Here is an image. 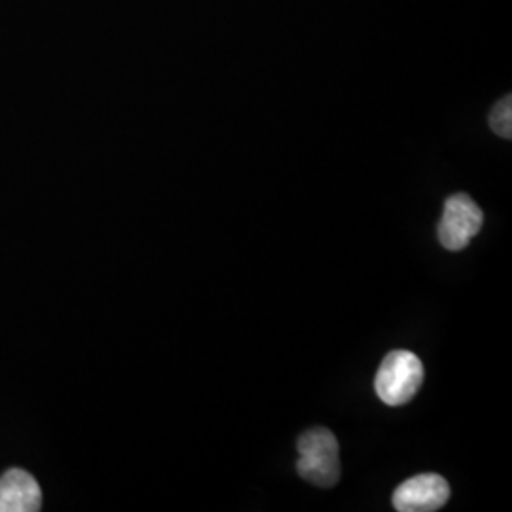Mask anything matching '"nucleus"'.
Segmentation results:
<instances>
[{
  "label": "nucleus",
  "instance_id": "1",
  "mask_svg": "<svg viewBox=\"0 0 512 512\" xmlns=\"http://www.w3.org/2000/svg\"><path fill=\"white\" fill-rule=\"evenodd\" d=\"M300 478L317 488H332L340 482V446L327 427H311L296 442Z\"/></svg>",
  "mask_w": 512,
  "mask_h": 512
},
{
  "label": "nucleus",
  "instance_id": "2",
  "mask_svg": "<svg viewBox=\"0 0 512 512\" xmlns=\"http://www.w3.org/2000/svg\"><path fill=\"white\" fill-rule=\"evenodd\" d=\"M425 378L420 357L408 349H395L387 353L378 368L374 389L382 403L401 406L416 397Z\"/></svg>",
  "mask_w": 512,
  "mask_h": 512
},
{
  "label": "nucleus",
  "instance_id": "3",
  "mask_svg": "<svg viewBox=\"0 0 512 512\" xmlns=\"http://www.w3.org/2000/svg\"><path fill=\"white\" fill-rule=\"evenodd\" d=\"M484 224V213L467 194H454L444 202L439 241L448 251H463Z\"/></svg>",
  "mask_w": 512,
  "mask_h": 512
},
{
  "label": "nucleus",
  "instance_id": "4",
  "mask_svg": "<svg viewBox=\"0 0 512 512\" xmlns=\"http://www.w3.org/2000/svg\"><path fill=\"white\" fill-rule=\"evenodd\" d=\"M450 499L448 482L437 473H423L404 480L393 494V507L399 512H433Z\"/></svg>",
  "mask_w": 512,
  "mask_h": 512
},
{
  "label": "nucleus",
  "instance_id": "5",
  "mask_svg": "<svg viewBox=\"0 0 512 512\" xmlns=\"http://www.w3.org/2000/svg\"><path fill=\"white\" fill-rule=\"evenodd\" d=\"M42 492L37 480L21 469H12L0 478V512H37Z\"/></svg>",
  "mask_w": 512,
  "mask_h": 512
},
{
  "label": "nucleus",
  "instance_id": "6",
  "mask_svg": "<svg viewBox=\"0 0 512 512\" xmlns=\"http://www.w3.org/2000/svg\"><path fill=\"white\" fill-rule=\"evenodd\" d=\"M490 128L503 139L512 137V97L507 95L501 101L495 103L494 109L490 112Z\"/></svg>",
  "mask_w": 512,
  "mask_h": 512
}]
</instances>
